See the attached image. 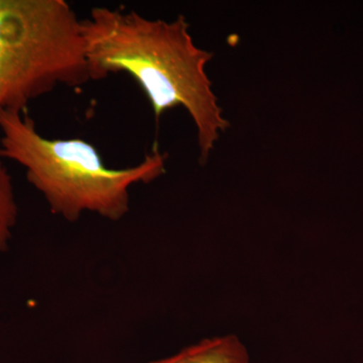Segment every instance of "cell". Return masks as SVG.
<instances>
[{
	"instance_id": "cell-2",
	"label": "cell",
	"mask_w": 363,
	"mask_h": 363,
	"mask_svg": "<svg viewBox=\"0 0 363 363\" xmlns=\"http://www.w3.org/2000/svg\"><path fill=\"white\" fill-rule=\"evenodd\" d=\"M0 157L16 162L54 215L76 222L85 212L118 221L130 209V190L164 173L167 155L154 150L140 164L111 169L82 138H45L28 111H0Z\"/></svg>"
},
{
	"instance_id": "cell-5",
	"label": "cell",
	"mask_w": 363,
	"mask_h": 363,
	"mask_svg": "<svg viewBox=\"0 0 363 363\" xmlns=\"http://www.w3.org/2000/svg\"><path fill=\"white\" fill-rule=\"evenodd\" d=\"M18 218V206L13 179L4 159L0 157V257L9 250Z\"/></svg>"
},
{
	"instance_id": "cell-1",
	"label": "cell",
	"mask_w": 363,
	"mask_h": 363,
	"mask_svg": "<svg viewBox=\"0 0 363 363\" xmlns=\"http://www.w3.org/2000/svg\"><path fill=\"white\" fill-rule=\"evenodd\" d=\"M81 28L91 81L128 74L156 119L184 107L197 128L200 161H206L229 123L206 73L213 54L195 45L187 20H150L136 11L98 6L81 20Z\"/></svg>"
},
{
	"instance_id": "cell-4",
	"label": "cell",
	"mask_w": 363,
	"mask_h": 363,
	"mask_svg": "<svg viewBox=\"0 0 363 363\" xmlns=\"http://www.w3.org/2000/svg\"><path fill=\"white\" fill-rule=\"evenodd\" d=\"M150 363H250L247 348L235 335L207 338L172 357Z\"/></svg>"
},
{
	"instance_id": "cell-3",
	"label": "cell",
	"mask_w": 363,
	"mask_h": 363,
	"mask_svg": "<svg viewBox=\"0 0 363 363\" xmlns=\"http://www.w3.org/2000/svg\"><path fill=\"white\" fill-rule=\"evenodd\" d=\"M81 20L66 0H0V111H26L90 82Z\"/></svg>"
}]
</instances>
